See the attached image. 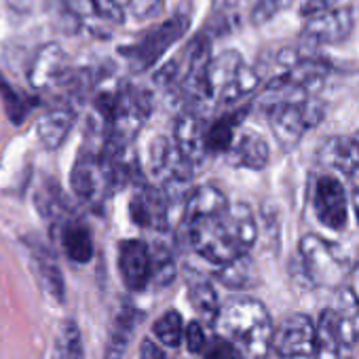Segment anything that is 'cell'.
Instances as JSON below:
<instances>
[{"label":"cell","instance_id":"1","mask_svg":"<svg viewBox=\"0 0 359 359\" xmlns=\"http://www.w3.org/2000/svg\"><path fill=\"white\" fill-rule=\"evenodd\" d=\"M182 222L191 248L218 266L248 254L258 235L254 214L245 203H229L222 212L182 218Z\"/></svg>","mask_w":359,"mask_h":359},{"label":"cell","instance_id":"2","mask_svg":"<svg viewBox=\"0 0 359 359\" xmlns=\"http://www.w3.org/2000/svg\"><path fill=\"white\" fill-rule=\"evenodd\" d=\"M222 336L229 338L241 357L264 359L271 353L273 321L266 306L256 298H231L218 311Z\"/></svg>","mask_w":359,"mask_h":359},{"label":"cell","instance_id":"3","mask_svg":"<svg viewBox=\"0 0 359 359\" xmlns=\"http://www.w3.org/2000/svg\"><path fill=\"white\" fill-rule=\"evenodd\" d=\"M266 114L277 144L283 150H292L321 121L323 108L309 97H281L266 106Z\"/></svg>","mask_w":359,"mask_h":359},{"label":"cell","instance_id":"4","mask_svg":"<svg viewBox=\"0 0 359 359\" xmlns=\"http://www.w3.org/2000/svg\"><path fill=\"white\" fill-rule=\"evenodd\" d=\"M302 273L313 285L334 287L348 275V258L340 245L317 235H304L298 245Z\"/></svg>","mask_w":359,"mask_h":359},{"label":"cell","instance_id":"5","mask_svg":"<svg viewBox=\"0 0 359 359\" xmlns=\"http://www.w3.org/2000/svg\"><path fill=\"white\" fill-rule=\"evenodd\" d=\"M70 184L74 195L85 203H100L106 197L112 184L108 175V165L104 158V142L100 144L89 142L87 148H81L76 163L72 167Z\"/></svg>","mask_w":359,"mask_h":359},{"label":"cell","instance_id":"6","mask_svg":"<svg viewBox=\"0 0 359 359\" xmlns=\"http://www.w3.org/2000/svg\"><path fill=\"white\" fill-rule=\"evenodd\" d=\"M189 30V20L184 15L171 18L154 28H150L140 41H135L131 47L123 49V55L129 60L131 68L135 72L152 68L171 45H175Z\"/></svg>","mask_w":359,"mask_h":359},{"label":"cell","instance_id":"7","mask_svg":"<svg viewBox=\"0 0 359 359\" xmlns=\"http://www.w3.org/2000/svg\"><path fill=\"white\" fill-rule=\"evenodd\" d=\"M72 74L68 55L62 45L47 43L36 49L32 64H30V85L47 95H62L68 79Z\"/></svg>","mask_w":359,"mask_h":359},{"label":"cell","instance_id":"8","mask_svg":"<svg viewBox=\"0 0 359 359\" xmlns=\"http://www.w3.org/2000/svg\"><path fill=\"white\" fill-rule=\"evenodd\" d=\"M205 121L195 108H187L180 112L175 127H173V146L187 165V169L197 175L201 165L205 163L208 148H205Z\"/></svg>","mask_w":359,"mask_h":359},{"label":"cell","instance_id":"9","mask_svg":"<svg viewBox=\"0 0 359 359\" xmlns=\"http://www.w3.org/2000/svg\"><path fill=\"white\" fill-rule=\"evenodd\" d=\"M313 212L317 220L332 231H344L348 222V201L344 184L336 175L317 177L313 189Z\"/></svg>","mask_w":359,"mask_h":359},{"label":"cell","instance_id":"10","mask_svg":"<svg viewBox=\"0 0 359 359\" xmlns=\"http://www.w3.org/2000/svg\"><path fill=\"white\" fill-rule=\"evenodd\" d=\"M271 348L277 357L296 359V357H313L315 353V323L311 317L296 313L285 317L277 330H273Z\"/></svg>","mask_w":359,"mask_h":359},{"label":"cell","instance_id":"11","mask_svg":"<svg viewBox=\"0 0 359 359\" xmlns=\"http://www.w3.org/2000/svg\"><path fill=\"white\" fill-rule=\"evenodd\" d=\"M353 11L346 7H334L323 13L306 18V24L300 32V39L309 47L334 45L344 41L353 32Z\"/></svg>","mask_w":359,"mask_h":359},{"label":"cell","instance_id":"12","mask_svg":"<svg viewBox=\"0 0 359 359\" xmlns=\"http://www.w3.org/2000/svg\"><path fill=\"white\" fill-rule=\"evenodd\" d=\"M129 216L133 224L152 231L169 229V199L165 191L154 187H137L129 201Z\"/></svg>","mask_w":359,"mask_h":359},{"label":"cell","instance_id":"13","mask_svg":"<svg viewBox=\"0 0 359 359\" xmlns=\"http://www.w3.org/2000/svg\"><path fill=\"white\" fill-rule=\"evenodd\" d=\"M118 271L129 290L142 292L152 279L150 248L140 239L123 241L118 245Z\"/></svg>","mask_w":359,"mask_h":359},{"label":"cell","instance_id":"14","mask_svg":"<svg viewBox=\"0 0 359 359\" xmlns=\"http://www.w3.org/2000/svg\"><path fill=\"white\" fill-rule=\"evenodd\" d=\"M74 118H76L74 106H70L66 102H60V104L47 108L36 121V133H39L41 144L49 150L60 148L66 142V137L74 125Z\"/></svg>","mask_w":359,"mask_h":359},{"label":"cell","instance_id":"15","mask_svg":"<svg viewBox=\"0 0 359 359\" xmlns=\"http://www.w3.org/2000/svg\"><path fill=\"white\" fill-rule=\"evenodd\" d=\"M351 344L346 342L338 315L334 309H325L315 325V359H344Z\"/></svg>","mask_w":359,"mask_h":359},{"label":"cell","instance_id":"16","mask_svg":"<svg viewBox=\"0 0 359 359\" xmlns=\"http://www.w3.org/2000/svg\"><path fill=\"white\" fill-rule=\"evenodd\" d=\"M224 154L229 156L231 165L248 167L254 171L264 169L269 165V158H271L269 144L256 131H237L233 144L229 146V150Z\"/></svg>","mask_w":359,"mask_h":359},{"label":"cell","instance_id":"17","mask_svg":"<svg viewBox=\"0 0 359 359\" xmlns=\"http://www.w3.org/2000/svg\"><path fill=\"white\" fill-rule=\"evenodd\" d=\"M321 163L330 169H338L344 175L359 171V131L346 137H332L321 148Z\"/></svg>","mask_w":359,"mask_h":359},{"label":"cell","instance_id":"18","mask_svg":"<svg viewBox=\"0 0 359 359\" xmlns=\"http://www.w3.org/2000/svg\"><path fill=\"white\" fill-rule=\"evenodd\" d=\"M30 260H32L34 277L39 279L43 292L49 298H53L55 302H64L66 283H64V275H62V269L57 266L55 258L51 254H47L43 248L34 245V248H30Z\"/></svg>","mask_w":359,"mask_h":359},{"label":"cell","instance_id":"19","mask_svg":"<svg viewBox=\"0 0 359 359\" xmlns=\"http://www.w3.org/2000/svg\"><path fill=\"white\" fill-rule=\"evenodd\" d=\"M187 290H189V298L193 309L197 311V315L201 319H205V323H216L218 319V311H220V300L218 294L212 285V281H208L201 273L197 271H187Z\"/></svg>","mask_w":359,"mask_h":359},{"label":"cell","instance_id":"20","mask_svg":"<svg viewBox=\"0 0 359 359\" xmlns=\"http://www.w3.org/2000/svg\"><path fill=\"white\" fill-rule=\"evenodd\" d=\"M137 313L131 309V306H123L112 323H110V332H108V340H106V351H104V359H123L131 338H133V332H135V325H137Z\"/></svg>","mask_w":359,"mask_h":359},{"label":"cell","instance_id":"21","mask_svg":"<svg viewBox=\"0 0 359 359\" xmlns=\"http://www.w3.org/2000/svg\"><path fill=\"white\" fill-rule=\"evenodd\" d=\"M62 245L70 260L85 264L93 258V239L85 224L76 220H68L62 226Z\"/></svg>","mask_w":359,"mask_h":359},{"label":"cell","instance_id":"22","mask_svg":"<svg viewBox=\"0 0 359 359\" xmlns=\"http://www.w3.org/2000/svg\"><path fill=\"white\" fill-rule=\"evenodd\" d=\"M245 114V110L241 112H233V114H224L218 121H214L212 125L205 127V148L208 154H224L229 150V146L235 140L237 127L241 123V116Z\"/></svg>","mask_w":359,"mask_h":359},{"label":"cell","instance_id":"23","mask_svg":"<svg viewBox=\"0 0 359 359\" xmlns=\"http://www.w3.org/2000/svg\"><path fill=\"white\" fill-rule=\"evenodd\" d=\"M224 208H229V199L226 195L214 187V184H205L195 189L189 197H187V205H184V218H195V216H208V214H216L222 212Z\"/></svg>","mask_w":359,"mask_h":359},{"label":"cell","instance_id":"24","mask_svg":"<svg viewBox=\"0 0 359 359\" xmlns=\"http://www.w3.org/2000/svg\"><path fill=\"white\" fill-rule=\"evenodd\" d=\"M262 81V74L258 68L254 66H248V64H241V68L237 70V74L233 76V81L229 83V87L224 89V93L220 95V102L222 104H233V102H239L241 97L250 95Z\"/></svg>","mask_w":359,"mask_h":359},{"label":"cell","instance_id":"25","mask_svg":"<svg viewBox=\"0 0 359 359\" xmlns=\"http://www.w3.org/2000/svg\"><path fill=\"white\" fill-rule=\"evenodd\" d=\"M218 279L226 287H235V290L250 287L256 281V271H254V264H252L250 256L243 254V256L222 264L220 271H218Z\"/></svg>","mask_w":359,"mask_h":359},{"label":"cell","instance_id":"26","mask_svg":"<svg viewBox=\"0 0 359 359\" xmlns=\"http://www.w3.org/2000/svg\"><path fill=\"white\" fill-rule=\"evenodd\" d=\"M51 359H83V338L74 321H64L60 325Z\"/></svg>","mask_w":359,"mask_h":359},{"label":"cell","instance_id":"27","mask_svg":"<svg viewBox=\"0 0 359 359\" xmlns=\"http://www.w3.org/2000/svg\"><path fill=\"white\" fill-rule=\"evenodd\" d=\"M0 95H3V104H5V112L9 121L13 125H22L26 116L30 114L32 102L22 91H15L3 74H0Z\"/></svg>","mask_w":359,"mask_h":359},{"label":"cell","instance_id":"28","mask_svg":"<svg viewBox=\"0 0 359 359\" xmlns=\"http://www.w3.org/2000/svg\"><path fill=\"white\" fill-rule=\"evenodd\" d=\"M36 205L47 220L60 222L66 216V203L55 182H45L36 195Z\"/></svg>","mask_w":359,"mask_h":359},{"label":"cell","instance_id":"29","mask_svg":"<svg viewBox=\"0 0 359 359\" xmlns=\"http://www.w3.org/2000/svg\"><path fill=\"white\" fill-rule=\"evenodd\" d=\"M154 336L165 344V346H177L182 342V336H184V321H182V315L177 311H167L163 317L156 319L154 323Z\"/></svg>","mask_w":359,"mask_h":359},{"label":"cell","instance_id":"30","mask_svg":"<svg viewBox=\"0 0 359 359\" xmlns=\"http://www.w3.org/2000/svg\"><path fill=\"white\" fill-rule=\"evenodd\" d=\"M152 256V279L156 281V285H167L173 281L175 277V264H173V256L171 252H167L165 248H154V252H150Z\"/></svg>","mask_w":359,"mask_h":359},{"label":"cell","instance_id":"31","mask_svg":"<svg viewBox=\"0 0 359 359\" xmlns=\"http://www.w3.org/2000/svg\"><path fill=\"white\" fill-rule=\"evenodd\" d=\"M116 5L123 9L125 15H131L135 20H152L161 15L165 0H116Z\"/></svg>","mask_w":359,"mask_h":359},{"label":"cell","instance_id":"32","mask_svg":"<svg viewBox=\"0 0 359 359\" xmlns=\"http://www.w3.org/2000/svg\"><path fill=\"white\" fill-rule=\"evenodd\" d=\"M292 3L294 0H258L250 13V20L254 26H262L271 22L275 15H279L281 11H285Z\"/></svg>","mask_w":359,"mask_h":359},{"label":"cell","instance_id":"33","mask_svg":"<svg viewBox=\"0 0 359 359\" xmlns=\"http://www.w3.org/2000/svg\"><path fill=\"white\" fill-rule=\"evenodd\" d=\"M91 7H93V18H100L102 22H108V24L125 22V13L116 5V0H91Z\"/></svg>","mask_w":359,"mask_h":359},{"label":"cell","instance_id":"34","mask_svg":"<svg viewBox=\"0 0 359 359\" xmlns=\"http://www.w3.org/2000/svg\"><path fill=\"white\" fill-rule=\"evenodd\" d=\"M205 359H243V357H241V353L237 351V346L229 338L218 336L205 348Z\"/></svg>","mask_w":359,"mask_h":359},{"label":"cell","instance_id":"35","mask_svg":"<svg viewBox=\"0 0 359 359\" xmlns=\"http://www.w3.org/2000/svg\"><path fill=\"white\" fill-rule=\"evenodd\" d=\"M182 338L187 340V346H189L191 353H201L203 346H205V332H203L199 321H191L189 327H184Z\"/></svg>","mask_w":359,"mask_h":359},{"label":"cell","instance_id":"36","mask_svg":"<svg viewBox=\"0 0 359 359\" xmlns=\"http://www.w3.org/2000/svg\"><path fill=\"white\" fill-rule=\"evenodd\" d=\"M340 0H304V5L300 7V15L302 18H311L317 13H323L327 9H334Z\"/></svg>","mask_w":359,"mask_h":359},{"label":"cell","instance_id":"37","mask_svg":"<svg viewBox=\"0 0 359 359\" xmlns=\"http://www.w3.org/2000/svg\"><path fill=\"white\" fill-rule=\"evenodd\" d=\"M140 359H167V353L150 338H146L140 346Z\"/></svg>","mask_w":359,"mask_h":359},{"label":"cell","instance_id":"38","mask_svg":"<svg viewBox=\"0 0 359 359\" xmlns=\"http://www.w3.org/2000/svg\"><path fill=\"white\" fill-rule=\"evenodd\" d=\"M353 273H355V277H357V281H359V256H357V262H355V269H353Z\"/></svg>","mask_w":359,"mask_h":359}]
</instances>
